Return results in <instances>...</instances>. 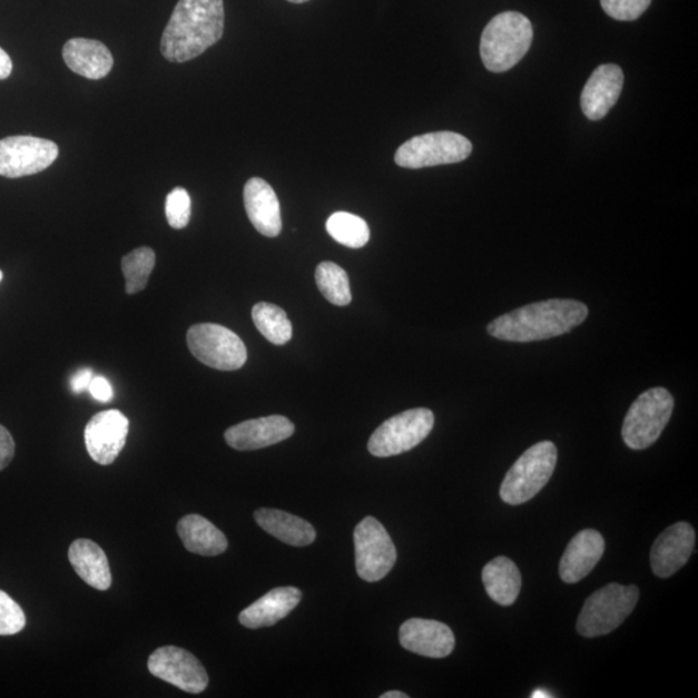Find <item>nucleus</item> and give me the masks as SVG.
I'll return each instance as SVG.
<instances>
[{
    "label": "nucleus",
    "instance_id": "nucleus-1",
    "mask_svg": "<svg viewBox=\"0 0 698 698\" xmlns=\"http://www.w3.org/2000/svg\"><path fill=\"white\" fill-rule=\"evenodd\" d=\"M224 33L223 0H179L160 39V52L171 62L198 58Z\"/></svg>",
    "mask_w": 698,
    "mask_h": 698
},
{
    "label": "nucleus",
    "instance_id": "nucleus-2",
    "mask_svg": "<svg viewBox=\"0 0 698 698\" xmlns=\"http://www.w3.org/2000/svg\"><path fill=\"white\" fill-rule=\"evenodd\" d=\"M588 316L589 308L582 302L550 299L528 304L497 317L488 325V333L504 342L544 341L572 332Z\"/></svg>",
    "mask_w": 698,
    "mask_h": 698
},
{
    "label": "nucleus",
    "instance_id": "nucleus-3",
    "mask_svg": "<svg viewBox=\"0 0 698 698\" xmlns=\"http://www.w3.org/2000/svg\"><path fill=\"white\" fill-rule=\"evenodd\" d=\"M532 40L533 27L524 14L519 12L497 14L481 36V59L488 70L503 73L524 58Z\"/></svg>",
    "mask_w": 698,
    "mask_h": 698
},
{
    "label": "nucleus",
    "instance_id": "nucleus-4",
    "mask_svg": "<svg viewBox=\"0 0 698 698\" xmlns=\"http://www.w3.org/2000/svg\"><path fill=\"white\" fill-rule=\"evenodd\" d=\"M557 462L558 449L550 441L529 448L505 473L500 491L502 501L518 505L534 499L549 483Z\"/></svg>",
    "mask_w": 698,
    "mask_h": 698
},
{
    "label": "nucleus",
    "instance_id": "nucleus-5",
    "mask_svg": "<svg viewBox=\"0 0 698 698\" xmlns=\"http://www.w3.org/2000/svg\"><path fill=\"white\" fill-rule=\"evenodd\" d=\"M639 600L637 586L609 583L584 601L577 631L584 638L607 636L632 613Z\"/></svg>",
    "mask_w": 698,
    "mask_h": 698
},
{
    "label": "nucleus",
    "instance_id": "nucleus-6",
    "mask_svg": "<svg viewBox=\"0 0 698 698\" xmlns=\"http://www.w3.org/2000/svg\"><path fill=\"white\" fill-rule=\"evenodd\" d=\"M674 411V397L662 387L641 393L633 401L622 427L625 444L633 451H643L656 443L669 423Z\"/></svg>",
    "mask_w": 698,
    "mask_h": 698
},
{
    "label": "nucleus",
    "instance_id": "nucleus-7",
    "mask_svg": "<svg viewBox=\"0 0 698 698\" xmlns=\"http://www.w3.org/2000/svg\"><path fill=\"white\" fill-rule=\"evenodd\" d=\"M433 426L435 415L430 409H411L392 416L374 431L368 440V452L381 459L406 453L420 445L430 435Z\"/></svg>",
    "mask_w": 698,
    "mask_h": 698
},
{
    "label": "nucleus",
    "instance_id": "nucleus-8",
    "mask_svg": "<svg viewBox=\"0 0 698 698\" xmlns=\"http://www.w3.org/2000/svg\"><path fill=\"white\" fill-rule=\"evenodd\" d=\"M191 355L216 371H238L246 364L247 350L243 340L229 328L216 324L191 326L187 334Z\"/></svg>",
    "mask_w": 698,
    "mask_h": 698
},
{
    "label": "nucleus",
    "instance_id": "nucleus-9",
    "mask_svg": "<svg viewBox=\"0 0 698 698\" xmlns=\"http://www.w3.org/2000/svg\"><path fill=\"white\" fill-rule=\"evenodd\" d=\"M472 144L464 136L451 131H440L415 136L401 146L395 163L404 168H423L452 165L468 159Z\"/></svg>",
    "mask_w": 698,
    "mask_h": 698
},
{
    "label": "nucleus",
    "instance_id": "nucleus-10",
    "mask_svg": "<svg viewBox=\"0 0 698 698\" xmlns=\"http://www.w3.org/2000/svg\"><path fill=\"white\" fill-rule=\"evenodd\" d=\"M356 551V571L361 580L379 582L395 567L397 552L386 528L367 517L353 533Z\"/></svg>",
    "mask_w": 698,
    "mask_h": 698
},
{
    "label": "nucleus",
    "instance_id": "nucleus-11",
    "mask_svg": "<svg viewBox=\"0 0 698 698\" xmlns=\"http://www.w3.org/2000/svg\"><path fill=\"white\" fill-rule=\"evenodd\" d=\"M59 157V147L35 136H10L0 140V176L19 179L39 174Z\"/></svg>",
    "mask_w": 698,
    "mask_h": 698
},
{
    "label": "nucleus",
    "instance_id": "nucleus-12",
    "mask_svg": "<svg viewBox=\"0 0 698 698\" xmlns=\"http://www.w3.org/2000/svg\"><path fill=\"white\" fill-rule=\"evenodd\" d=\"M148 669L155 677L178 687L184 692L203 694L208 686L204 665L186 649L167 646L156 649L148 660Z\"/></svg>",
    "mask_w": 698,
    "mask_h": 698
},
{
    "label": "nucleus",
    "instance_id": "nucleus-13",
    "mask_svg": "<svg viewBox=\"0 0 698 698\" xmlns=\"http://www.w3.org/2000/svg\"><path fill=\"white\" fill-rule=\"evenodd\" d=\"M130 422L119 411L95 414L85 430L88 454L101 465L114 463L126 445Z\"/></svg>",
    "mask_w": 698,
    "mask_h": 698
},
{
    "label": "nucleus",
    "instance_id": "nucleus-14",
    "mask_svg": "<svg viewBox=\"0 0 698 698\" xmlns=\"http://www.w3.org/2000/svg\"><path fill=\"white\" fill-rule=\"evenodd\" d=\"M696 543L695 529L680 521L666 529L652 545L651 567L657 577L668 579L687 564Z\"/></svg>",
    "mask_w": 698,
    "mask_h": 698
},
{
    "label": "nucleus",
    "instance_id": "nucleus-15",
    "mask_svg": "<svg viewBox=\"0 0 698 698\" xmlns=\"http://www.w3.org/2000/svg\"><path fill=\"white\" fill-rule=\"evenodd\" d=\"M294 431L293 422L286 416L269 415L236 424L224 433V439L236 451H256L292 438Z\"/></svg>",
    "mask_w": 698,
    "mask_h": 698
},
{
    "label": "nucleus",
    "instance_id": "nucleus-16",
    "mask_svg": "<svg viewBox=\"0 0 698 698\" xmlns=\"http://www.w3.org/2000/svg\"><path fill=\"white\" fill-rule=\"evenodd\" d=\"M400 643L409 652L444 659L453 652L455 638L452 629L443 622L411 619L401 625Z\"/></svg>",
    "mask_w": 698,
    "mask_h": 698
},
{
    "label": "nucleus",
    "instance_id": "nucleus-17",
    "mask_svg": "<svg viewBox=\"0 0 698 698\" xmlns=\"http://www.w3.org/2000/svg\"><path fill=\"white\" fill-rule=\"evenodd\" d=\"M623 87L620 67L607 63L593 71L581 95L583 115L591 120L603 119L619 101Z\"/></svg>",
    "mask_w": 698,
    "mask_h": 698
},
{
    "label": "nucleus",
    "instance_id": "nucleus-18",
    "mask_svg": "<svg viewBox=\"0 0 698 698\" xmlns=\"http://www.w3.org/2000/svg\"><path fill=\"white\" fill-rule=\"evenodd\" d=\"M606 542L603 535L593 529L574 535L567 545L559 566L560 579L566 583H577L589 576L603 557Z\"/></svg>",
    "mask_w": 698,
    "mask_h": 698
},
{
    "label": "nucleus",
    "instance_id": "nucleus-19",
    "mask_svg": "<svg viewBox=\"0 0 698 698\" xmlns=\"http://www.w3.org/2000/svg\"><path fill=\"white\" fill-rule=\"evenodd\" d=\"M245 208L254 228L266 237H277L283 230L276 191L266 180L253 178L244 189Z\"/></svg>",
    "mask_w": 698,
    "mask_h": 698
},
{
    "label": "nucleus",
    "instance_id": "nucleus-20",
    "mask_svg": "<svg viewBox=\"0 0 698 698\" xmlns=\"http://www.w3.org/2000/svg\"><path fill=\"white\" fill-rule=\"evenodd\" d=\"M301 600V590L292 586L273 589L239 613V623L253 630L269 628L291 615Z\"/></svg>",
    "mask_w": 698,
    "mask_h": 698
},
{
    "label": "nucleus",
    "instance_id": "nucleus-21",
    "mask_svg": "<svg viewBox=\"0 0 698 698\" xmlns=\"http://www.w3.org/2000/svg\"><path fill=\"white\" fill-rule=\"evenodd\" d=\"M62 58L71 71L88 79L106 78L115 63L106 45L86 38L68 40L63 46Z\"/></svg>",
    "mask_w": 698,
    "mask_h": 698
},
{
    "label": "nucleus",
    "instance_id": "nucleus-22",
    "mask_svg": "<svg viewBox=\"0 0 698 698\" xmlns=\"http://www.w3.org/2000/svg\"><path fill=\"white\" fill-rule=\"evenodd\" d=\"M69 561L76 573L88 586L100 591L110 589L111 573L107 553L91 540H77L70 544Z\"/></svg>",
    "mask_w": 698,
    "mask_h": 698
},
{
    "label": "nucleus",
    "instance_id": "nucleus-23",
    "mask_svg": "<svg viewBox=\"0 0 698 698\" xmlns=\"http://www.w3.org/2000/svg\"><path fill=\"white\" fill-rule=\"evenodd\" d=\"M255 520L275 539L295 548H304L316 540V529L308 521L285 511L260 509L255 512Z\"/></svg>",
    "mask_w": 698,
    "mask_h": 698
},
{
    "label": "nucleus",
    "instance_id": "nucleus-24",
    "mask_svg": "<svg viewBox=\"0 0 698 698\" xmlns=\"http://www.w3.org/2000/svg\"><path fill=\"white\" fill-rule=\"evenodd\" d=\"M178 534L186 549L203 557H218L228 549L227 537L212 521L200 515L184 517Z\"/></svg>",
    "mask_w": 698,
    "mask_h": 698
},
{
    "label": "nucleus",
    "instance_id": "nucleus-25",
    "mask_svg": "<svg viewBox=\"0 0 698 698\" xmlns=\"http://www.w3.org/2000/svg\"><path fill=\"white\" fill-rule=\"evenodd\" d=\"M483 582L489 597L497 604L515 603L521 590V574L515 563L504 557L495 558L483 569Z\"/></svg>",
    "mask_w": 698,
    "mask_h": 698
},
{
    "label": "nucleus",
    "instance_id": "nucleus-26",
    "mask_svg": "<svg viewBox=\"0 0 698 698\" xmlns=\"http://www.w3.org/2000/svg\"><path fill=\"white\" fill-rule=\"evenodd\" d=\"M253 321L264 338L276 346H284L293 338V325L286 312L275 304L258 303L253 308Z\"/></svg>",
    "mask_w": 698,
    "mask_h": 698
},
{
    "label": "nucleus",
    "instance_id": "nucleus-27",
    "mask_svg": "<svg viewBox=\"0 0 698 698\" xmlns=\"http://www.w3.org/2000/svg\"><path fill=\"white\" fill-rule=\"evenodd\" d=\"M316 284L321 294L334 306H348L352 302L347 272L335 263H321L316 269Z\"/></svg>",
    "mask_w": 698,
    "mask_h": 698
},
{
    "label": "nucleus",
    "instance_id": "nucleus-28",
    "mask_svg": "<svg viewBox=\"0 0 698 698\" xmlns=\"http://www.w3.org/2000/svg\"><path fill=\"white\" fill-rule=\"evenodd\" d=\"M326 230L336 243L351 248L364 247L371 239L366 222L350 213H334L326 222Z\"/></svg>",
    "mask_w": 698,
    "mask_h": 698
},
{
    "label": "nucleus",
    "instance_id": "nucleus-29",
    "mask_svg": "<svg viewBox=\"0 0 698 698\" xmlns=\"http://www.w3.org/2000/svg\"><path fill=\"white\" fill-rule=\"evenodd\" d=\"M156 266V254L149 247H139L122 259L126 278V293L136 294L147 287L151 272Z\"/></svg>",
    "mask_w": 698,
    "mask_h": 698
},
{
    "label": "nucleus",
    "instance_id": "nucleus-30",
    "mask_svg": "<svg viewBox=\"0 0 698 698\" xmlns=\"http://www.w3.org/2000/svg\"><path fill=\"white\" fill-rule=\"evenodd\" d=\"M191 215V200L188 191L181 187L175 188L166 198V218L174 229H184L188 226Z\"/></svg>",
    "mask_w": 698,
    "mask_h": 698
},
{
    "label": "nucleus",
    "instance_id": "nucleus-31",
    "mask_svg": "<svg viewBox=\"0 0 698 698\" xmlns=\"http://www.w3.org/2000/svg\"><path fill=\"white\" fill-rule=\"evenodd\" d=\"M27 626V616L19 603L0 590V636H16Z\"/></svg>",
    "mask_w": 698,
    "mask_h": 698
},
{
    "label": "nucleus",
    "instance_id": "nucleus-32",
    "mask_svg": "<svg viewBox=\"0 0 698 698\" xmlns=\"http://www.w3.org/2000/svg\"><path fill=\"white\" fill-rule=\"evenodd\" d=\"M652 0H601V7L608 16L620 21H633L640 18Z\"/></svg>",
    "mask_w": 698,
    "mask_h": 698
},
{
    "label": "nucleus",
    "instance_id": "nucleus-33",
    "mask_svg": "<svg viewBox=\"0 0 698 698\" xmlns=\"http://www.w3.org/2000/svg\"><path fill=\"white\" fill-rule=\"evenodd\" d=\"M14 440L6 427L0 426V471L10 464L14 456Z\"/></svg>",
    "mask_w": 698,
    "mask_h": 698
},
{
    "label": "nucleus",
    "instance_id": "nucleus-34",
    "mask_svg": "<svg viewBox=\"0 0 698 698\" xmlns=\"http://www.w3.org/2000/svg\"><path fill=\"white\" fill-rule=\"evenodd\" d=\"M88 392L91 393L95 400L101 401V403H108L115 395L110 382L101 375L94 376L90 386H88Z\"/></svg>",
    "mask_w": 698,
    "mask_h": 698
},
{
    "label": "nucleus",
    "instance_id": "nucleus-35",
    "mask_svg": "<svg viewBox=\"0 0 698 698\" xmlns=\"http://www.w3.org/2000/svg\"><path fill=\"white\" fill-rule=\"evenodd\" d=\"M94 379V373L91 368H82V371L77 372L73 375V379L70 381V389L75 393H82L88 391V386Z\"/></svg>",
    "mask_w": 698,
    "mask_h": 698
},
{
    "label": "nucleus",
    "instance_id": "nucleus-36",
    "mask_svg": "<svg viewBox=\"0 0 698 698\" xmlns=\"http://www.w3.org/2000/svg\"><path fill=\"white\" fill-rule=\"evenodd\" d=\"M13 63L8 53L0 47V80L7 79L11 76Z\"/></svg>",
    "mask_w": 698,
    "mask_h": 698
},
{
    "label": "nucleus",
    "instance_id": "nucleus-37",
    "mask_svg": "<svg viewBox=\"0 0 698 698\" xmlns=\"http://www.w3.org/2000/svg\"><path fill=\"white\" fill-rule=\"evenodd\" d=\"M409 696L400 691H391L382 695V698H407Z\"/></svg>",
    "mask_w": 698,
    "mask_h": 698
},
{
    "label": "nucleus",
    "instance_id": "nucleus-38",
    "mask_svg": "<svg viewBox=\"0 0 698 698\" xmlns=\"http://www.w3.org/2000/svg\"><path fill=\"white\" fill-rule=\"evenodd\" d=\"M531 697H532V698H541V697H544V698H548V697H549V698H550V697H552V696H551V695H549L548 692L535 691V692H534Z\"/></svg>",
    "mask_w": 698,
    "mask_h": 698
},
{
    "label": "nucleus",
    "instance_id": "nucleus-39",
    "mask_svg": "<svg viewBox=\"0 0 698 698\" xmlns=\"http://www.w3.org/2000/svg\"><path fill=\"white\" fill-rule=\"evenodd\" d=\"M288 2H292V3H295V4H301V3L308 2V0H288Z\"/></svg>",
    "mask_w": 698,
    "mask_h": 698
},
{
    "label": "nucleus",
    "instance_id": "nucleus-40",
    "mask_svg": "<svg viewBox=\"0 0 698 698\" xmlns=\"http://www.w3.org/2000/svg\"><path fill=\"white\" fill-rule=\"evenodd\" d=\"M2 279H3V272L0 271V281H2Z\"/></svg>",
    "mask_w": 698,
    "mask_h": 698
}]
</instances>
